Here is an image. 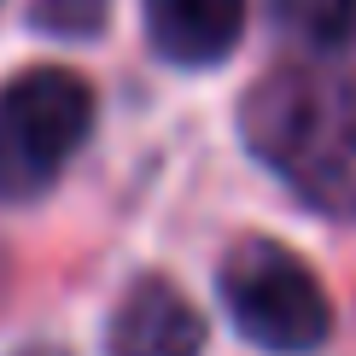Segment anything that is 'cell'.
<instances>
[{
  "label": "cell",
  "instance_id": "cell-1",
  "mask_svg": "<svg viewBox=\"0 0 356 356\" xmlns=\"http://www.w3.org/2000/svg\"><path fill=\"white\" fill-rule=\"evenodd\" d=\"M245 140L309 204L356 216V70H269L245 94Z\"/></svg>",
  "mask_w": 356,
  "mask_h": 356
},
{
  "label": "cell",
  "instance_id": "cell-2",
  "mask_svg": "<svg viewBox=\"0 0 356 356\" xmlns=\"http://www.w3.org/2000/svg\"><path fill=\"white\" fill-rule=\"evenodd\" d=\"M216 292L234 333L269 356H309L333 333V304L298 251L275 240H240L216 269Z\"/></svg>",
  "mask_w": 356,
  "mask_h": 356
},
{
  "label": "cell",
  "instance_id": "cell-3",
  "mask_svg": "<svg viewBox=\"0 0 356 356\" xmlns=\"http://www.w3.org/2000/svg\"><path fill=\"white\" fill-rule=\"evenodd\" d=\"M94 123V94L65 65H29L0 88V199H35L58 181Z\"/></svg>",
  "mask_w": 356,
  "mask_h": 356
},
{
  "label": "cell",
  "instance_id": "cell-4",
  "mask_svg": "<svg viewBox=\"0 0 356 356\" xmlns=\"http://www.w3.org/2000/svg\"><path fill=\"white\" fill-rule=\"evenodd\" d=\"M199 350H204V316L164 275H140L117 298L106 356H199Z\"/></svg>",
  "mask_w": 356,
  "mask_h": 356
},
{
  "label": "cell",
  "instance_id": "cell-5",
  "mask_svg": "<svg viewBox=\"0 0 356 356\" xmlns=\"http://www.w3.org/2000/svg\"><path fill=\"white\" fill-rule=\"evenodd\" d=\"M245 0H146V35L170 65L204 70L240 47Z\"/></svg>",
  "mask_w": 356,
  "mask_h": 356
},
{
  "label": "cell",
  "instance_id": "cell-6",
  "mask_svg": "<svg viewBox=\"0 0 356 356\" xmlns=\"http://www.w3.org/2000/svg\"><path fill=\"white\" fill-rule=\"evenodd\" d=\"M269 12L304 47H339L356 29V0H269Z\"/></svg>",
  "mask_w": 356,
  "mask_h": 356
},
{
  "label": "cell",
  "instance_id": "cell-7",
  "mask_svg": "<svg viewBox=\"0 0 356 356\" xmlns=\"http://www.w3.org/2000/svg\"><path fill=\"white\" fill-rule=\"evenodd\" d=\"M106 18H111V0H29V24L41 35L82 41V35H99Z\"/></svg>",
  "mask_w": 356,
  "mask_h": 356
}]
</instances>
